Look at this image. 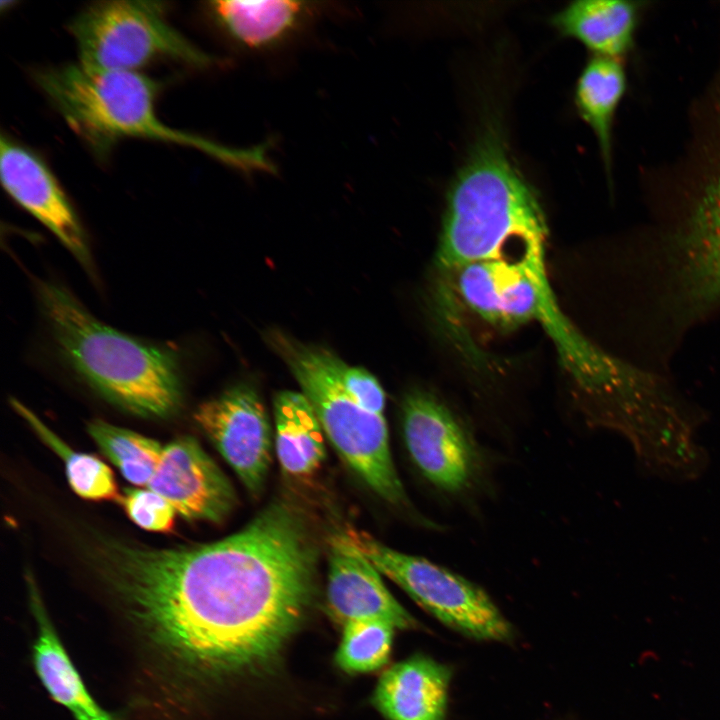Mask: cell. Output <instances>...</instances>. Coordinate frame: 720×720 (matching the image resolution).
<instances>
[{"mask_svg":"<svg viewBox=\"0 0 720 720\" xmlns=\"http://www.w3.org/2000/svg\"><path fill=\"white\" fill-rule=\"evenodd\" d=\"M627 87L622 59L592 56L585 64L575 88V105L592 129L604 165L610 169L612 130L615 115Z\"/></svg>","mask_w":720,"mask_h":720,"instance_id":"20","label":"cell"},{"mask_svg":"<svg viewBox=\"0 0 720 720\" xmlns=\"http://www.w3.org/2000/svg\"><path fill=\"white\" fill-rule=\"evenodd\" d=\"M318 555L304 516L274 502L212 543L108 539L94 560L144 654L184 696L278 656L312 601Z\"/></svg>","mask_w":720,"mask_h":720,"instance_id":"1","label":"cell"},{"mask_svg":"<svg viewBox=\"0 0 720 720\" xmlns=\"http://www.w3.org/2000/svg\"><path fill=\"white\" fill-rule=\"evenodd\" d=\"M340 378L349 395L365 410L384 415L386 396L378 380L367 370L340 363Z\"/></svg>","mask_w":720,"mask_h":720,"instance_id":"25","label":"cell"},{"mask_svg":"<svg viewBox=\"0 0 720 720\" xmlns=\"http://www.w3.org/2000/svg\"><path fill=\"white\" fill-rule=\"evenodd\" d=\"M327 607L342 625L356 620H380L395 629H416L417 621L384 584L378 569L346 534L329 540Z\"/></svg>","mask_w":720,"mask_h":720,"instance_id":"15","label":"cell"},{"mask_svg":"<svg viewBox=\"0 0 720 720\" xmlns=\"http://www.w3.org/2000/svg\"><path fill=\"white\" fill-rule=\"evenodd\" d=\"M667 256L671 294L684 312L696 317L720 303V173L697 196Z\"/></svg>","mask_w":720,"mask_h":720,"instance_id":"11","label":"cell"},{"mask_svg":"<svg viewBox=\"0 0 720 720\" xmlns=\"http://www.w3.org/2000/svg\"><path fill=\"white\" fill-rule=\"evenodd\" d=\"M194 420L235 471L246 489L258 495L272 454V430L257 391L238 384L201 403Z\"/></svg>","mask_w":720,"mask_h":720,"instance_id":"10","label":"cell"},{"mask_svg":"<svg viewBox=\"0 0 720 720\" xmlns=\"http://www.w3.org/2000/svg\"><path fill=\"white\" fill-rule=\"evenodd\" d=\"M26 583L37 627L32 663L49 696L65 707L74 720H119L104 710L87 691L48 616L31 573L26 574Z\"/></svg>","mask_w":720,"mask_h":720,"instance_id":"17","label":"cell"},{"mask_svg":"<svg viewBox=\"0 0 720 720\" xmlns=\"http://www.w3.org/2000/svg\"><path fill=\"white\" fill-rule=\"evenodd\" d=\"M345 534L381 574L442 624L475 640L512 639L510 623L478 585L425 558L397 551L365 531L349 529Z\"/></svg>","mask_w":720,"mask_h":720,"instance_id":"7","label":"cell"},{"mask_svg":"<svg viewBox=\"0 0 720 720\" xmlns=\"http://www.w3.org/2000/svg\"><path fill=\"white\" fill-rule=\"evenodd\" d=\"M450 273L460 300L490 323L513 326L536 320L551 337L569 325L548 284L544 250L473 262Z\"/></svg>","mask_w":720,"mask_h":720,"instance_id":"8","label":"cell"},{"mask_svg":"<svg viewBox=\"0 0 720 720\" xmlns=\"http://www.w3.org/2000/svg\"><path fill=\"white\" fill-rule=\"evenodd\" d=\"M451 678L448 665L416 654L382 674L373 702L387 720H445Z\"/></svg>","mask_w":720,"mask_h":720,"instance_id":"16","label":"cell"},{"mask_svg":"<svg viewBox=\"0 0 720 720\" xmlns=\"http://www.w3.org/2000/svg\"><path fill=\"white\" fill-rule=\"evenodd\" d=\"M395 628L380 620H356L343 625L335 662L346 673H369L389 660Z\"/></svg>","mask_w":720,"mask_h":720,"instance_id":"23","label":"cell"},{"mask_svg":"<svg viewBox=\"0 0 720 720\" xmlns=\"http://www.w3.org/2000/svg\"><path fill=\"white\" fill-rule=\"evenodd\" d=\"M35 81L70 128L98 152L125 137L198 149L245 175L274 174L271 143L237 148L173 129L156 114L158 84L133 71H99L79 63L40 70Z\"/></svg>","mask_w":720,"mask_h":720,"instance_id":"4","label":"cell"},{"mask_svg":"<svg viewBox=\"0 0 720 720\" xmlns=\"http://www.w3.org/2000/svg\"><path fill=\"white\" fill-rule=\"evenodd\" d=\"M547 227L533 187L511 160L502 136L488 129L453 179L436 262L451 272L508 258L506 248L544 249Z\"/></svg>","mask_w":720,"mask_h":720,"instance_id":"2","label":"cell"},{"mask_svg":"<svg viewBox=\"0 0 720 720\" xmlns=\"http://www.w3.org/2000/svg\"><path fill=\"white\" fill-rule=\"evenodd\" d=\"M640 3L628 0H579L552 17L564 36L581 42L593 56L622 59L632 49Z\"/></svg>","mask_w":720,"mask_h":720,"instance_id":"18","label":"cell"},{"mask_svg":"<svg viewBox=\"0 0 720 720\" xmlns=\"http://www.w3.org/2000/svg\"><path fill=\"white\" fill-rule=\"evenodd\" d=\"M165 6L152 1H101L89 5L70 24L79 64L99 71L136 72L169 59L198 69L222 64L167 20Z\"/></svg>","mask_w":720,"mask_h":720,"instance_id":"6","label":"cell"},{"mask_svg":"<svg viewBox=\"0 0 720 720\" xmlns=\"http://www.w3.org/2000/svg\"><path fill=\"white\" fill-rule=\"evenodd\" d=\"M147 488L187 520L220 523L237 504L235 490L217 463L192 436L164 446Z\"/></svg>","mask_w":720,"mask_h":720,"instance_id":"12","label":"cell"},{"mask_svg":"<svg viewBox=\"0 0 720 720\" xmlns=\"http://www.w3.org/2000/svg\"><path fill=\"white\" fill-rule=\"evenodd\" d=\"M38 296L58 351L94 391L142 416L167 418L183 400L177 354L97 320L63 287L39 282Z\"/></svg>","mask_w":720,"mask_h":720,"instance_id":"3","label":"cell"},{"mask_svg":"<svg viewBox=\"0 0 720 720\" xmlns=\"http://www.w3.org/2000/svg\"><path fill=\"white\" fill-rule=\"evenodd\" d=\"M10 403L39 439L63 460L70 487L78 496L93 501H119L121 494L108 465L96 456L71 449L20 401L11 399Z\"/></svg>","mask_w":720,"mask_h":720,"instance_id":"21","label":"cell"},{"mask_svg":"<svg viewBox=\"0 0 720 720\" xmlns=\"http://www.w3.org/2000/svg\"><path fill=\"white\" fill-rule=\"evenodd\" d=\"M402 429L412 461L431 484L450 493L471 484L479 466L475 442L440 400L425 392L407 395Z\"/></svg>","mask_w":720,"mask_h":720,"instance_id":"9","label":"cell"},{"mask_svg":"<svg viewBox=\"0 0 720 720\" xmlns=\"http://www.w3.org/2000/svg\"><path fill=\"white\" fill-rule=\"evenodd\" d=\"M88 433L127 481L137 486L149 484L162 457L160 442L102 420L90 422Z\"/></svg>","mask_w":720,"mask_h":720,"instance_id":"22","label":"cell"},{"mask_svg":"<svg viewBox=\"0 0 720 720\" xmlns=\"http://www.w3.org/2000/svg\"><path fill=\"white\" fill-rule=\"evenodd\" d=\"M0 176L10 197L47 227L90 270L91 254L84 230L45 162L28 148L2 136Z\"/></svg>","mask_w":720,"mask_h":720,"instance_id":"14","label":"cell"},{"mask_svg":"<svg viewBox=\"0 0 720 720\" xmlns=\"http://www.w3.org/2000/svg\"><path fill=\"white\" fill-rule=\"evenodd\" d=\"M119 502L129 519L142 529L170 532L174 527L175 509L164 497L148 488H126Z\"/></svg>","mask_w":720,"mask_h":720,"instance_id":"24","label":"cell"},{"mask_svg":"<svg viewBox=\"0 0 720 720\" xmlns=\"http://www.w3.org/2000/svg\"><path fill=\"white\" fill-rule=\"evenodd\" d=\"M205 10L235 49L261 55L292 46L335 7L320 1L221 0L206 3Z\"/></svg>","mask_w":720,"mask_h":720,"instance_id":"13","label":"cell"},{"mask_svg":"<svg viewBox=\"0 0 720 720\" xmlns=\"http://www.w3.org/2000/svg\"><path fill=\"white\" fill-rule=\"evenodd\" d=\"M275 452L282 471L293 478L311 476L326 457L325 433L302 392L281 391L273 401Z\"/></svg>","mask_w":720,"mask_h":720,"instance_id":"19","label":"cell"},{"mask_svg":"<svg viewBox=\"0 0 720 720\" xmlns=\"http://www.w3.org/2000/svg\"><path fill=\"white\" fill-rule=\"evenodd\" d=\"M267 338L343 461L382 499L405 504L407 496L393 462L386 419L363 409L346 391L340 378L342 360L280 331L272 330Z\"/></svg>","mask_w":720,"mask_h":720,"instance_id":"5","label":"cell"}]
</instances>
